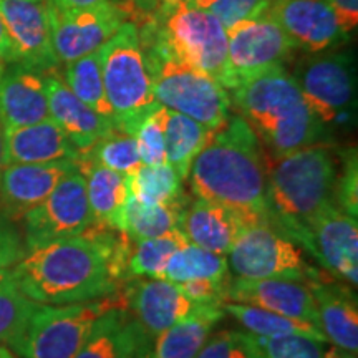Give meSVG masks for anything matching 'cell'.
Wrapping results in <instances>:
<instances>
[{"label":"cell","mask_w":358,"mask_h":358,"mask_svg":"<svg viewBox=\"0 0 358 358\" xmlns=\"http://www.w3.org/2000/svg\"><path fill=\"white\" fill-rule=\"evenodd\" d=\"M92 226L87 182L83 173L77 168L58 182L43 203L27 213L24 217L25 252L80 236Z\"/></svg>","instance_id":"13"},{"label":"cell","mask_w":358,"mask_h":358,"mask_svg":"<svg viewBox=\"0 0 358 358\" xmlns=\"http://www.w3.org/2000/svg\"><path fill=\"white\" fill-rule=\"evenodd\" d=\"M113 297L75 306H38L8 347L20 358H75Z\"/></svg>","instance_id":"8"},{"label":"cell","mask_w":358,"mask_h":358,"mask_svg":"<svg viewBox=\"0 0 358 358\" xmlns=\"http://www.w3.org/2000/svg\"><path fill=\"white\" fill-rule=\"evenodd\" d=\"M272 2L274 0H199L192 6L213 13L227 30L241 22L266 15Z\"/></svg>","instance_id":"39"},{"label":"cell","mask_w":358,"mask_h":358,"mask_svg":"<svg viewBox=\"0 0 358 358\" xmlns=\"http://www.w3.org/2000/svg\"><path fill=\"white\" fill-rule=\"evenodd\" d=\"M182 181L185 179L166 161L153 166L141 164L128 174L129 194L145 204H182L187 201Z\"/></svg>","instance_id":"31"},{"label":"cell","mask_w":358,"mask_h":358,"mask_svg":"<svg viewBox=\"0 0 358 358\" xmlns=\"http://www.w3.org/2000/svg\"><path fill=\"white\" fill-rule=\"evenodd\" d=\"M3 70H6V64H3V62H2V60H0V77H2Z\"/></svg>","instance_id":"52"},{"label":"cell","mask_w":358,"mask_h":358,"mask_svg":"<svg viewBox=\"0 0 358 358\" xmlns=\"http://www.w3.org/2000/svg\"><path fill=\"white\" fill-rule=\"evenodd\" d=\"M227 34V92L245 80L292 62L299 48L271 15L241 22Z\"/></svg>","instance_id":"11"},{"label":"cell","mask_w":358,"mask_h":358,"mask_svg":"<svg viewBox=\"0 0 358 358\" xmlns=\"http://www.w3.org/2000/svg\"><path fill=\"white\" fill-rule=\"evenodd\" d=\"M122 290L128 313L151 340L198 307L181 292L178 284L164 279L131 277L122 285Z\"/></svg>","instance_id":"16"},{"label":"cell","mask_w":358,"mask_h":358,"mask_svg":"<svg viewBox=\"0 0 358 358\" xmlns=\"http://www.w3.org/2000/svg\"><path fill=\"white\" fill-rule=\"evenodd\" d=\"M164 106L158 105L140 123L133 138L136 141V150L140 155L141 164L153 166L166 161L164 153V129H163Z\"/></svg>","instance_id":"37"},{"label":"cell","mask_w":358,"mask_h":358,"mask_svg":"<svg viewBox=\"0 0 358 358\" xmlns=\"http://www.w3.org/2000/svg\"><path fill=\"white\" fill-rule=\"evenodd\" d=\"M161 279L173 282V284H185L189 280L227 282L229 280V264L226 256L187 243L173 254Z\"/></svg>","instance_id":"32"},{"label":"cell","mask_w":358,"mask_h":358,"mask_svg":"<svg viewBox=\"0 0 358 358\" xmlns=\"http://www.w3.org/2000/svg\"><path fill=\"white\" fill-rule=\"evenodd\" d=\"M222 315L221 303L198 306L189 315L155 338L151 358H196Z\"/></svg>","instance_id":"27"},{"label":"cell","mask_w":358,"mask_h":358,"mask_svg":"<svg viewBox=\"0 0 358 358\" xmlns=\"http://www.w3.org/2000/svg\"><path fill=\"white\" fill-rule=\"evenodd\" d=\"M267 15L307 53L335 50L348 40L327 0H274Z\"/></svg>","instance_id":"17"},{"label":"cell","mask_w":358,"mask_h":358,"mask_svg":"<svg viewBox=\"0 0 358 358\" xmlns=\"http://www.w3.org/2000/svg\"><path fill=\"white\" fill-rule=\"evenodd\" d=\"M131 2L134 3V7H136V10H138V15H136V19H138V17L151 12L153 8L161 6V3H196V2H199V0H131Z\"/></svg>","instance_id":"45"},{"label":"cell","mask_w":358,"mask_h":358,"mask_svg":"<svg viewBox=\"0 0 358 358\" xmlns=\"http://www.w3.org/2000/svg\"><path fill=\"white\" fill-rule=\"evenodd\" d=\"M340 158L330 146L302 148L267 161V221L295 244L307 227L330 206H337Z\"/></svg>","instance_id":"4"},{"label":"cell","mask_w":358,"mask_h":358,"mask_svg":"<svg viewBox=\"0 0 358 358\" xmlns=\"http://www.w3.org/2000/svg\"><path fill=\"white\" fill-rule=\"evenodd\" d=\"M196 358H262L254 335L224 330L206 342Z\"/></svg>","instance_id":"40"},{"label":"cell","mask_w":358,"mask_h":358,"mask_svg":"<svg viewBox=\"0 0 358 358\" xmlns=\"http://www.w3.org/2000/svg\"><path fill=\"white\" fill-rule=\"evenodd\" d=\"M224 302L244 303L306 320L320 327L315 299L307 282L290 279H229L224 287Z\"/></svg>","instance_id":"18"},{"label":"cell","mask_w":358,"mask_h":358,"mask_svg":"<svg viewBox=\"0 0 358 358\" xmlns=\"http://www.w3.org/2000/svg\"><path fill=\"white\" fill-rule=\"evenodd\" d=\"M227 256L229 271L239 279H290L307 284L322 279L297 244L268 222L243 226Z\"/></svg>","instance_id":"9"},{"label":"cell","mask_w":358,"mask_h":358,"mask_svg":"<svg viewBox=\"0 0 358 358\" xmlns=\"http://www.w3.org/2000/svg\"><path fill=\"white\" fill-rule=\"evenodd\" d=\"M185 244H187L186 237L179 231L164 237H156V239H129L127 254L128 279L131 277L161 279L169 259Z\"/></svg>","instance_id":"34"},{"label":"cell","mask_w":358,"mask_h":358,"mask_svg":"<svg viewBox=\"0 0 358 358\" xmlns=\"http://www.w3.org/2000/svg\"><path fill=\"white\" fill-rule=\"evenodd\" d=\"M48 2L53 52L60 65L98 52L123 24L136 19L131 0H113L95 7H65Z\"/></svg>","instance_id":"10"},{"label":"cell","mask_w":358,"mask_h":358,"mask_svg":"<svg viewBox=\"0 0 358 358\" xmlns=\"http://www.w3.org/2000/svg\"><path fill=\"white\" fill-rule=\"evenodd\" d=\"M0 60L3 64H12V45L2 15H0Z\"/></svg>","instance_id":"46"},{"label":"cell","mask_w":358,"mask_h":358,"mask_svg":"<svg viewBox=\"0 0 358 358\" xmlns=\"http://www.w3.org/2000/svg\"><path fill=\"white\" fill-rule=\"evenodd\" d=\"M290 75L322 123H332L355 98V65L347 52L327 50L299 58Z\"/></svg>","instance_id":"12"},{"label":"cell","mask_w":358,"mask_h":358,"mask_svg":"<svg viewBox=\"0 0 358 358\" xmlns=\"http://www.w3.org/2000/svg\"><path fill=\"white\" fill-rule=\"evenodd\" d=\"M163 129L166 163L176 169L179 176L186 179L192 159L208 145L214 131L206 128L204 124L168 108H164Z\"/></svg>","instance_id":"28"},{"label":"cell","mask_w":358,"mask_h":358,"mask_svg":"<svg viewBox=\"0 0 358 358\" xmlns=\"http://www.w3.org/2000/svg\"><path fill=\"white\" fill-rule=\"evenodd\" d=\"M156 101L217 131L231 118V95L216 78L159 53L143 50Z\"/></svg>","instance_id":"7"},{"label":"cell","mask_w":358,"mask_h":358,"mask_svg":"<svg viewBox=\"0 0 358 358\" xmlns=\"http://www.w3.org/2000/svg\"><path fill=\"white\" fill-rule=\"evenodd\" d=\"M52 2L65 7H95L106 2H113V0H52Z\"/></svg>","instance_id":"47"},{"label":"cell","mask_w":358,"mask_h":358,"mask_svg":"<svg viewBox=\"0 0 358 358\" xmlns=\"http://www.w3.org/2000/svg\"><path fill=\"white\" fill-rule=\"evenodd\" d=\"M129 239L92 226L83 234L29 250L12 268L20 292L40 306L110 299L127 282Z\"/></svg>","instance_id":"1"},{"label":"cell","mask_w":358,"mask_h":358,"mask_svg":"<svg viewBox=\"0 0 358 358\" xmlns=\"http://www.w3.org/2000/svg\"><path fill=\"white\" fill-rule=\"evenodd\" d=\"M227 282L189 280L178 284L181 292L196 306H219L224 302V287Z\"/></svg>","instance_id":"42"},{"label":"cell","mask_w":358,"mask_h":358,"mask_svg":"<svg viewBox=\"0 0 358 358\" xmlns=\"http://www.w3.org/2000/svg\"><path fill=\"white\" fill-rule=\"evenodd\" d=\"M182 204H145L129 194L123 213L122 234L131 241L156 239L173 234L179 231L178 217Z\"/></svg>","instance_id":"33"},{"label":"cell","mask_w":358,"mask_h":358,"mask_svg":"<svg viewBox=\"0 0 358 358\" xmlns=\"http://www.w3.org/2000/svg\"><path fill=\"white\" fill-rule=\"evenodd\" d=\"M60 77L78 100H82L88 108L115 127L113 110L103 85L100 52H93L66 64Z\"/></svg>","instance_id":"30"},{"label":"cell","mask_w":358,"mask_h":358,"mask_svg":"<svg viewBox=\"0 0 358 358\" xmlns=\"http://www.w3.org/2000/svg\"><path fill=\"white\" fill-rule=\"evenodd\" d=\"M3 171V127L0 123V176Z\"/></svg>","instance_id":"49"},{"label":"cell","mask_w":358,"mask_h":358,"mask_svg":"<svg viewBox=\"0 0 358 358\" xmlns=\"http://www.w3.org/2000/svg\"><path fill=\"white\" fill-rule=\"evenodd\" d=\"M322 332L332 345L357 353L358 350V307L350 285L322 279L308 282Z\"/></svg>","instance_id":"25"},{"label":"cell","mask_w":358,"mask_h":358,"mask_svg":"<svg viewBox=\"0 0 358 358\" xmlns=\"http://www.w3.org/2000/svg\"><path fill=\"white\" fill-rule=\"evenodd\" d=\"M134 24L143 50L204 71L227 90V34L213 13L192 3H161Z\"/></svg>","instance_id":"5"},{"label":"cell","mask_w":358,"mask_h":358,"mask_svg":"<svg viewBox=\"0 0 358 358\" xmlns=\"http://www.w3.org/2000/svg\"><path fill=\"white\" fill-rule=\"evenodd\" d=\"M262 358H324V343L302 335L256 337Z\"/></svg>","instance_id":"38"},{"label":"cell","mask_w":358,"mask_h":358,"mask_svg":"<svg viewBox=\"0 0 358 358\" xmlns=\"http://www.w3.org/2000/svg\"><path fill=\"white\" fill-rule=\"evenodd\" d=\"M243 221L226 206L206 199L186 201L178 217V229L189 244L227 256Z\"/></svg>","instance_id":"22"},{"label":"cell","mask_w":358,"mask_h":358,"mask_svg":"<svg viewBox=\"0 0 358 358\" xmlns=\"http://www.w3.org/2000/svg\"><path fill=\"white\" fill-rule=\"evenodd\" d=\"M47 95L50 120L65 133L78 156L92 150L115 129L113 124L105 122L71 93L60 77V70L47 73Z\"/></svg>","instance_id":"21"},{"label":"cell","mask_w":358,"mask_h":358,"mask_svg":"<svg viewBox=\"0 0 358 358\" xmlns=\"http://www.w3.org/2000/svg\"><path fill=\"white\" fill-rule=\"evenodd\" d=\"M140 358H151V347L146 348V350L143 352V355Z\"/></svg>","instance_id":"51"},{"label":"cell","mask_w":358,"mask_h":358,"mask_svg":"<svg viewBox=\"0 0 358 358\" xmlns=\"http://www.w3.org/2000/svg\"><path fill=\"white\" fill-rule=\"evenodd\" d=\"M38 306L20 292L12 268H0V345H12Z\"/></svg>","instance_id":"35"},{"label":"cell","mask_w":358,"mask_h":358,"mask_svg":"<svg viewBox=\"0 0 358 358\" xmlns=\"http://www.w3.org/2000/svg\"><path fill=\"white\" fill-rule=\"evenodd\" d=\"M48 118L47 73L8 64L0 77V123L3 129L29 127Z\"/></svg>","instance_id":"20"},{"label":"cell","mask_w":358,"mask_h":358,"mask_svg":"<svg viewBox=\"0 0 358 358\" xmlns=\"http://www.w3.org/2000/svg\"><path fill=\"white\" fill-rule=\"evenodd\" d=\"M0 15L10 38L12 64L42 73L60 70L47 0H0Z\"/></svg>","instance_id":"14"},{"label":"cell","mask_w":358,"mask_h":358,"mask_svg":"<svg viewBox=\"0 0 358 358\" xmlns=\"http://www.w3.org/2000/svg\"><path fill=\"white\" fill-rule=\"evenodd\" d=\"M221 308L224 313H229L237 324L248 330V334L256 337H279V335H302L319 342H329L320 327L310 322L284 317L279 313L264 310V308L244 306V303L222 302Z\"/></svg>","instance_id":"29"},{"label":"cell","mask_w":358,"mask_h":358,"mask_svg":"<svg viewBox=\"0 0 358 358\" xmlns=\"http://www.w3.org/2000/svg\"><path fill=\"white\" fill-rule=\"evenodd\" d=\"M98 52L115 128L133 136L143 120L159 105L151 87L136 24H123Z\"/></svg>","instance_id":"6"},{"label":"cell","mask_w":358,"mask_h":358,"mask_svg":"<svg viewBox=\"0 0 358 358\" xmlns=\"http://www.w3.org/2000/svg\"><path fill=\"white\" fill-rule=\"evenodd\" d=\"M358 169L355 150H348L340 156V174L337 182V208L350 216L358 214Z\"/></svg>","instance_id":"41"},{"label":"cell","mask_w":358,"mask_h":358,"mask_svg":"<svg viewBox=\"0 0 358 358\" xmlns=\"http://www.w3.org/2000/svg\"><path fill=\"white\" fill-rule=\"evenodd\" d=\"M78 159L100 164L103 168L127 174V176L141 166L134 138L116 128L106 136H103L92 150L78 156Z\"/></svg>","instance_id":"36"},{"label":"cell","mask_w":358,"mask_h":358,"mask_svg":"<svg viewBox=\"0 0 358 358\" xmlns=\"http://www.w3.org/2000/svg\"><path fill=\"white\" fill-rule=\"evenodd\" d=\"M87 182V198L93 226L123 232V213L129 198L127 174L111 171L100 164L77 159Z\"/></svg>","instance_id":"26"},{"label":"cell","mask_w":358,"mask_h":358,"mask_svg":"<svg viewBox=\"0 0 358 358\" xmlns=\"http://www.w3.org/2000/svg\"><path fill=\"white\" fill-rule=\"evenodd\" d=\"M196 198L234 211L244 226L267 221V156L241 115L214 131L187 173Z\"/></svg>","instance_id":"2"},{"label":"cell","mask_w":358,"mask_h":358,"mask_svg":"<svg viewBox=\"0 0 358 358\" xmlns=\"http://www.w3.org/2000/svg\"><path fill=\"white\" fill-rule=\"evenodd\" d=\"M151 338L124 308L113 306L98 317L75 358H140Z\"/></svg>","instance_id":"23"},{"label":"cell","mask_w":358,"mask_h":358,"mask_svg":"<svg viewBox=\"0 0 358 358\" xmlns=\"http://www.w3.org/2000/svg\"><path fill=\"white\" fill-rule=\"evenodd\" d=\"M62 159L77 161L78 151L50 118L29 127L3 129V168Z\"/></svg>","instance_id":"24"},{"label":"cell","mask_w":358,"mask_h":358,"mask_svg":"<svg viewBox=\"0 0 358 358\" xmlns=\"http://www.w3.org/2000/svg\"><path fill=\"white\" fill-rule=\"evenodd\" d=\"M324 358H357V353L343 350V348L330 345L324 348Z\"/></svg>","instance_id":"48"},{"label":"cell","mask_w":358,"mask_h":358,"mask_svg":"<svg viewBox=\"0 0 358 358\" xmlns=\"http://www.w3.org/2000/svg\"><path fill=\"white\" fill-rule=\"evenodd\" d=\"M231 92L232 108L256 134L267 161L284 158L324 138V123L285 66L259 73Z\"/></svg>","instance_id":"3"},{"label":"cell","mask_w":358,"mask_h":358,"mask_svg":"<svg viewBox=\"0 0 358 358\" xmlns=\"http://www.w3.org/2000/svg\"><path fill=\"white\" fill-rule=\"evenodd\" d=\"M0 358H19V357H17L8 347L0 345Z\"/></svg>","instance_id":"50"},{"label":"cell","mask_w":358,"mask_h":358,"mask_svg":"<svg viewBox=\"0 0 358 358\" xmlns=\"http://www.w3.org/2000/svg\"><path fill=\"white\" fill-rule=\"evenodd\" d=\"M343 34H350L358 25V0H327Z\"/></svg>","instance_id":"44"},{"label":"cell","mask_w":358,"mask_h":358,"mask_svg":"<svg viewBox=\"0 0 358 358\" xmlns=\"http://www.w3.org/2000/svg\"><path fill=\"white\" fill-rule=\"evenodd\" d=\"M77 161L10 164L0 176V214L7 221H20L55 189L58 182L77 169Z\"/></svg>","instance_id":"19"},{"label":"cell","mask_w":358,"mask_h":358,"mask_svg":"<svg viewBox=\"0 0 358 358\" xmlns=\"http://www.w3.org/2000/svg\"><path fill=\"white\" fill-rule=\"evenodd\" d=\"M325 271L355 289L358 284L357 217L330 206L307 227L299 243Z\"/></svg>","instance_id":"15"},{"label":"cell","mask_w":358,"mask_h":358,"mask_svg":"<svg viewBox=\"0 0 358 358\" xmlns=\"http://www.w3.org/2000/svg\"><path fill=\"white\" fill-rule=\"evenodd\" d=\"M25 248L6 217H0V268H10L24 257Z\"/></svg>","instance_id":"43"}]
</instances>
